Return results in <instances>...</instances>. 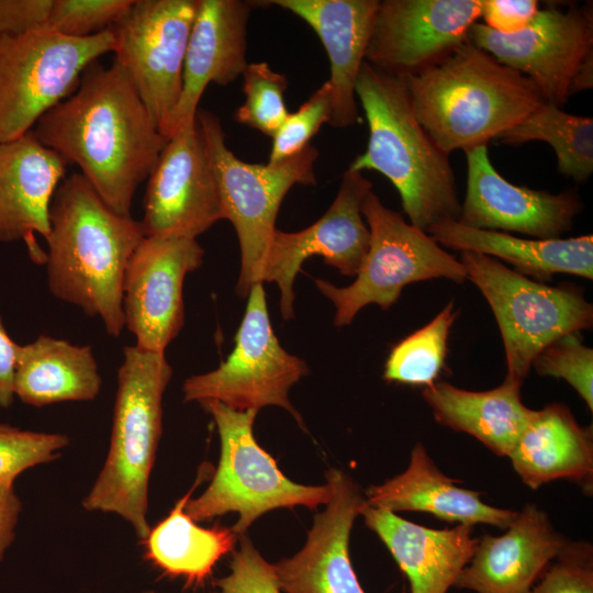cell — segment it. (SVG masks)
Wrapping results in <instances>:
<instances>
[{
  "label": "cell",
  "instance_id": "obj_41",
  "mask_svg": "<svg viewBox=\"0 0 593 593\" xmlns=\"http://www.w3.org/2000/svg\"><path fill=\"white\" fill-rule=\"evenodd\" d=\"M52 0H0V37L45 24Z\"/></svg>",
  "mask_w": 593,
  "mask_h": 593
},
{
  "label": "cell",
  "instance_id": "obj_34",
  "mask_svg": "<svg viewBox=\"0 0 593 593\" xmlns=\"http://www.w3.org/2000/svg\"><path fill=\"white\" fill-rule=\"evenodd\" d=\"M68 444L64 434L0 424V483L13 485L23 471L56 459Z\"/></svg>",
  "mask_w": 593,
  "mask_h": 593
},
{
  "label": "cell",
  "instance_id": "obj_9",
  "mask_svg": "<svg viewBox=\"0 0 593 593\" xmlns=\"http://www.w3.org/2000/svg\"><path fill=\"white\" fill-rule=\"evenodd\" d=\"M114 48L111 30L86 38L45 25L0 37V143L31 132L78 87L85 69Z\"/></svg>",
  "mask_w": 593,
  "mask_h": 593
},
{
  "label": "cell",
  "instance_id": "obj_39",
  "mask_svg": "<svg viewBox=\"0 0 593 593\" xmlns=\"http://www.w3.org/2000/svg\"><path fill=\"white\" fill-rule=\"evenodd\" d=\"M217 593H281L273 566L245 535L233 555L231 572L214 582Z\"/></svg>",
  "mask_w": 593,
  "mask_h": 593
},
{
  "label": "cell",
  "instance_id": "obj_26",
  "mask_svg": "<svg viewBox=\"0 0 593 593\" xmlns=\"http://www.w3.org/2000/svg\"><path fill=\"white\" fill-rule=\"evenodd\" d=\"M508 458L523 483L533 490L567 479L592 491V427L581 426L561 403L534 412Z\"/></svg>",
  "mask_w": 593,
  "mask_h": 593
},
{
  "label": "cell",
  "instance_id": "obj_38",
  "mask_svg": "<svg viewBox=\"0 0 593 593\" xmlns=\"http://www.w3.org/2000/svg\"><path fill=\"white\" fill-rule=\"evenodd\" d=\"M526 593H593L592 545L567 541Z\"/></svg>",
  "mask_w": 593,
  "mask_h": 593
},
{
  "label": "cell",
  "instance_id": "obj_12",
  "mask_svg": "<svg viewBox=\"0 0 593 593\" xmlns=\"http://www.w3.org/2000/svg\"><path fill=\"white\" fill-rule=\"evenodd\" d=\"M198 0H134L111 29L114 60L132 80L159 132L169 139L183 86Z\"/></svg>",
  "mask_w": 593,
  "mask_h": 593
},
{
  "label": "cell",
  "instance_id": "obj_45",
  "mask_svg": "<svg viewBox=\"0 0 593 593\" xmlns=\"http://www.w3.org/2000/svg\"><path fill=\"white\" fill-rule=\"evenodd\" d=\"M145 593H155V592H152V591H150V592H145Z\"/></svg>",
  "mask_w": 593,
  "mask_h": 593
},
{
  "label": "cell",
  "instance_id": "obj_20",
  "mask_svg": "<svg viewBox=\"0 0 593 593\" xmlns=\"http://www.w3.org/2000/svg\"><path fill=\"white\" fill-rule=\"evenodd\" d=\"M566 542L547 514L527 504L503 535L486 534L478 539L454 588L475 593H526Z\"/></svg>",
  "mask_w": 593,
  "mask_h": 593
},
{
  "label": "cell",
  "instance_id": "obj_43",
  "mask_svg": "<svg viewBox=\"0 0 593 593\" xmlns=\"http://www.w3.org/2000/svg\"><path fill=\"white\" fill-rule=\"evenodd\" d=\"M22 510L13 485L0 483V561L14 540V529Z\"/></svg>",
  "mask_w": 593,
  "mask_h": 593
},
{
  "label": "cell",
  "instance_id": "obj_33",
  "mask_svg": "<svg viewBox=\"0 0 593 593\" xmlns=\"http://www.w3.org/2000/svg\"><path fill=\"white\" fill-rule=\"evenodd\" d=\"M242 76L245 101L235 120L272 138L289 114L284 103L288 79L265 61L248 63Z\"/></svg>",
  "mask_w": 593,
  "mask_h": 593
},
{
  "label": "cell",
  "instance_id": "obj_6",
  "mask_svg": "<svg viewBox=\"0 0 593 593\" xmlns=\"http://www.w3.org/2000/svg\"><path fill=\"white\" fill-rule=\"evenodd\" d=\"M195 120L216 180L224 219L233 224L239 242L240 273L236 292L247 296L251 287L261 282L264 264L277 230V214L286 194L295 184L316 183L318 150L310 144L277 164H250L228 148L221 121L214 113L198 109Z\"/></svg>",
  "mask_w": 593,
  "mask_h": 593
},
{
  "label": "cell",
  "instance_id": "obj_2",
  "mask_svg": "<svg viewBox=\"0 0 593 593\" xmlns=\"http://www.w3.org/2000/svg\"><path fill=\"white\" fill-rule=\"evenodd\" d=\"M144 236L139 221L111 210L80 172L65 177L51 203L45 237L51 293L99 317L107 333L119 337L125 327L124 275Z\"/></svg>",
  "mask_w": 593,
  "mask_h": 593
},
{
  "label": "cell",
  "instance_id": "obj_3",
  "mask_svg": "<svg viewBox=\"0 0 593 593\" xmlns=\"http://www.w3.org/2000/svg\"><path fill=\"white\" fill-rule=\"evenodd\" d=\"M402 78L417 121L448 155L486 146L546 103L530 79L469 41Z\"/></svg>",
  "mask_w": 593,
  "mask_h": 593
},
{
  "label": "cell",
  "instance_id": "obj_10",
  "mask_svg": "<svg viewBox=\"0 0 593 593\" xmlns=\"http://www.w3.org/2000/svg\"><path fill=\"white\" fill-rule=\"evenodd\" d=\"M361 212L370 242L356 280L339 288L314 279L321 293L336 307V326L350 324L368 304L389 309L398 301L403 288L412 282L438 278L456 283L467 280L460 260L443 249L428 233L406 223L399 212L383 205L372 190L365 197Z\"/></svg>",
  "mask_w": 593,
  "mask_h": 593
},
{
  "label": "cell",
  "instance_id": "obj_29",
  "mask_svg": "<svg viewBox=\"0 0 593 593\" xmlns=\"http://www.w3.org/2000/svg\"><path fill=\"white\" fill-rule=\"evenodd\" d=\"M101 385L98 362L88 345L49 335L19 345L14 394L25 404L40 407L92 401Z\"/></svg>",
  "mask_w": 593,
  "mask_h": 593
},
{
  "label": "cell",
  "instance_id": "obj_35",
  "mask_svg": "<svg viewBox=\"0 0 593 593\" xmlns=\"http://www.w3.org/2000/svg\"><path fill=\"white\" fill-rule=\"evenodd\" d=\"M134 0H52L45 26L72 38L111 30Z\"/></svg>",
  "mask_w": 593,
  "mask_h": 593
},
{
  "label": "cell",
  "instance_id": "obj_32",
  "mask_svg": "<svg viewBox=\"0 0 593 593\" xmlns=\"http://www.w3.org/2000/svg\"><path fill=\"white\" fill-rule=\"evenodd\" d=\"M456 316L454 304L448 303L428 324L398 343L387 359L383 378L412 385L433 384L444 367Z\"/></svg>",
  "mask_w": 593,
  "mask_h": 593
},
{
  "label": "cell",
  "instance_id": "obj_14",
  "mask_svg": "<svg viewBox=\"0 0 593 593\" xmlns=\"http://www.w3.org/2000/svg\"><path fill=\"white\" fill-rule=\"evenodd\" d=\"M197 238L144 236L133 251L123 280L125 327L136 346L165 353L184 322V277L203 261Z\"/></svg>",
  "mask_w": 593,
  "mask_h": 593
},
{
  "label": "cell",
  "instance_id": "obj_30",
  "mask_svg": "<svg viewBox=\"0 0 593 593\" xmlns=\"http://www.w3.org/2000/svg\"><path fill=\"white\" fill-rule=\"evenodd\" d=\"M200 479L143 539L145 558L165 574L182 578L186 586L202 585L216 562L233 550L237 538L232 528H204L186 513Z\"/></svg>",
  "mask_w": 593,
  "mask_h": 593
},
{
  "label": "cell",
  "instance_id": "obj_24",
  "mask_svg": "<svg viewBox=\"0 0 593 593\" xmlns=\"http://www.w3.org/2000/svg\"><path fill=\"white\" fill-rule=\"evenodd\" d=\"M360 515L406 575L411 593H447L475 550L473 527L432 529L363 504Z\"/></svg>",
  "mask_w": 593,
  "mask_h": 593
},
{
  "label": "cell",
  "instance_id": "obj_13",
  "mask_svg": "<svg viewBox=\"0 0 593 593\" xmlns=\"http://www.w3.org/2000/svg\"><path fill=\"white\" fill-rule=\"evenodd\" d=\"M468 41L530 79L546 103L561 108L574 74L593 51L592 7L538 10L529 24L514 34L475 22Z\"/></svg>",
  "mask_w": 593,
  "mask_h": 593
},
{
  "label": "cell",
  "instance_id": "obj_8",
  "mask_svg": "<svg viewBox=\"0 0 593 593\" xmlns=\"http://www.w3.org/2000/svg\"><path fill=\"white\" fill-rule=\"evenodd\" d=\"M459 260L495 316L505 350V379L523 383L542 349L563 335L592 328L593 306L580 288L547 286L479 253L461 251Z\"/></svg>",
  "mask_w": 593,
  "mask_h": 593
},
{
  "label": "cell",
  "instance_id": "obj_37",
  "mask_svg": "<svg viewBox=\"0 0 593 593\" xmlns=\"http://www.w3.org/2000/svg\"><path fill=\"white\" fill-rule=\"evenodd\" d=\"M331 118V88L325 81L295 112L288 114L272 137L269 164H277L303 150Z\"/></svg>",
  "mask_w": 593,
  "mask_h": 593
},
{
  "label": "cell",
  "instance_id": "obj_23",
  "mask_svg": "<svg viewBox=\"0 0 593 593\" xmlns=\"http://www.w3.org/2000/svg\"><path fill=\"white\" fill-rule=\"evenodd\" d=\"M253 7V1L198 0L174 133L195 120L208 85L227 86L243 75L248 65L247 24Z\"/></svg>",
  "mask_w": 593,
  "mask_h": 593
},
{
  "label": "cell",
  "instance_id": "obj_42",
  "mask_svg": "<svg viewBox=\"0 0 593 593\" xmlns=\"http://www.w3.org/2000/svg\"><path fill=\"white\" fill-rule=\"evenodd\" d=\"M16 344L9 335L0 315V407H9L14 400V374L18 359Z\"/></svg>",
  "mask_w": 593,
  "mask_h": 593
},
{
  "label": "cell",
  "instance_id": "obj_11",
  "mask_svg": "<svg viewBox=\"0 0 593 593\" xmlns=\"http://www.w3.org/2000/svg\"><path fill=\"white\" fill-rule=\"evenodd\" d=\"M307 371L305 361L283 349L276 337L265 290L258 282L248 293L233 351L215 370L187 378L183 401H217L234 410L257 412L276 405L287 410L303 427L289 391Z\"/></svg>",
  "mask_w": 593,
  "mask_h": 593
},
{
  "label": "cell",
  "instance_id": "obj_7",
  "mask_svg": "<svg viewBox=\"0 0 593 593\" xmlns=\"http://www.w3.org/2000/svg\"><path fill=\"white\" fill-rule=\"evenodd\" d=\"M200 404L214 419L221 455L206 490L186 504V513L193 521L204 522L236 512L238 521L232 529L240 537L269 511L298 505L313 510L328 502L327 483L304 485L291 481L258 445L253 433L257 411H238L217 401Z\"/></svg>",
  "mask_w": 593,
  "mask_h": 593
},
{
  "label": "cell",
  "instance_id": "obj_19",
  "mask_svg": "<svg viewBox=\"0 0 593 593\" xmlns=\"http://www.w3.org/2000/svg\"><path fill=\"white\" fill-rule=\"evenodd\" d=\"M325 478L331 497L326 508L314 516L304 546L272 564L286 593H365L350 561L349 538L366 497L342 470L332 468Z\"/></svg>",
  "mask_w": 593,
  "mask_h": 593
},
{
  "label": "cell",
  "instance_id": "obj_28",
  "mask_svg": "<svg viewBox=\"0 0 593 593\" xmlns=\"http://www.w3.org/2000/svg\"><path fill=\"white\" fill-rule=\"evenodd\" d=\"M522 383L504 379L488 391H468L439 381L425 387L423 398L436 421L467 433L500 457H508L535 410L521 398Z\"/></svg>",
  "mask_w": 593,
  "mask_h": 593
},
{
  "label": "cell",
  "instance_id": "obj_44",
  "mask_svg": "<svg viewBox=\"0 0 593 593\" xmlns=\"http://www.w3.org/2000/svg\"><path fill=\"white\" fill-rule=\"evenodd\" d=\"M593 87V51H591L582 60L577 72L574 74L568 96L571 97L577 92L591 89Z\"/></svg>",
  "mask_w": 593,
  "mask_h": 593
},
{
  "label": "cell",
  "instance_id": "obj_36",
  "mask_svg": "<svg viewBox=\"0 0 593 593\" xmlns=\"http://www.w3.org/2000/svg\"><path fill=\"white\" fill-rule=\"evenodd\" d=\"M532 368L545 377L566 380L593 410V349L582 342L580 332L570 333L542 349Z\"/></svg>",
  "mask_w": 593,
  "mask_h": 593
},
{
  "label": "cell",
  "instance_id": "obj_25",
  "mask_svg": "<svg viewBox=\"0 0 593 593\" xmlns=\"http://www.w3.org/2000/svg\"><path fill=\"white\" fill-rule=\"evenodd\" d=\"M456 482L417 443L406 470L381 484L371 485L366 491V503L393 513L426 512L472 527L489 524L506 529L516 518L517 512L491 506L480 499V492L459 488Z\"/></svg>",
  "mask_w": 593,
  "mask_h": 593
},
{
  "label": "cell",
  "instance_id": "obj_4",
  "mask_svg": "<svg viewBox=\"0 0 593 593\" xmlns=\"http://www.w3.org/2000/svg\"><path fill=\"white\" fill-rule=\"evenodd\" d=\"M355 91L369 138L348 169L373 170L389 179L410 224L426 233L437 223L458 221L461 203L449 155L417 121L403 78L363 61Z\"/></svg>",
  "mask_w": 593,
  "mask_h": 593
},
{
  "label": "cell",
  "instance_id": "obj_40",
  "mask_svg": "<svg viewBox=\"0 0 593 593\" xmlns=\"http://www.w3.org/2000/svg\"><path fill=\"white\" fill-rule=\"evenodd\" d=\"M538 10L535 0H482L481 18L489 29L514 34L525 29Z\"/></svg>",
  "mask_w": 593,
  "mask_h": 593
},
{
  "label": "cell",
  "instance_id": "obj_18",
  "mask_svg": "<svg viewBox=\"0 0 593 593\" xmlns=\"http://www.w3.org/2000/svg\"><path fill=\"white\" fill-rule=\"evenodd\" d=\"M465 153L467 190L458 222L537 239L561 238L572 228L582 209L577 193L552 194L511 183L492 165L485 145Z\"/></svg>",
  "mask_w": 593,
  "mask_h": 593
},
{
  "label": "cell",
  "instance_id": "obj_15",
  "mask_svg": "<svg viewBox=\"0 0 593 593\" xmlns=\"http://www.w3.org/2000/svg\"><path fill=\"white\" fill-rule=\"evenodd\" d=\"M372 190L362 172L347 169L328 210L309 227L287 233L276 230L264 264L261 282H276L280 289V312L294 316L293 282L304 260L313 255L345 276H357L370 242L361 205Z\"/></svg>",
  "mask_w": 593,
  "mask_h": 593
},
{
  "label": "cell",
  "instance_id": "obj_31",
  "mask_svg": "<svg viewBox=\"0 0 593 593\" xmlns=\"http://www.w3.org/2000/svg\"><path fill=\"white\" fill-rule=\"evenodd\" d=\"M506 145L532 141L548 143L556 153L558 170L575 182L586 181L593 172V119L574 115L544 103L524 121L502 133Z\"/></svg>",
  "mask_w": 593,
  "mask_h": 593
},
{
  "label": "cell",
  "instance_id": "obj_17",
  "mask_svg": "<svg viewBox=\"0 0 593 593\" xmlns=\"http://www.w3.org/2000/svg\"><path fill=\"white\" fill-rule=\"evenodd\" d=\"M482 0L379 2L365 61L404 77L423 70L468 41Z\"/></svg>",
  "mask_w": 593,
  "mask_h": 593
},
{
  "label": "cell",
  "instance_id": "obj_21",
  "mask_svg": "<svg viewBox=\"0 0 593 593\" xmlns=\"http://www.w3.org/2000/svg\"><path fill=\"white\" fill-rule=\"evenodd\" d=\"M66 167L33 131L0 143V243L24 240L31 256L45 262L35 234H48L51 203Z\"/></svg>",
  "mask_w": 593,
  "mask_h": 593
},
{
  "label": "cell",
  "instance_id": "obj_1",
  "mask_svg": "<svg viewBox=\"0 0 593 593\" xmlns=\"http://www.w3.org/2000/svg\"><path fill=\"white\" fill-rule=\"evenodd\" d=\"M32 131L67 165H76L101 200L124 216H132L134 194L168 141L115 60L111 66L91 63L76 90Z\"/></svg>",
  "mask_w": 593,
  "mask_h": 593
},
{
  "label": "cell",
  "instance_id": "obj_27",
  "mask_svg": "<svg viewBox=\"0 0 593 593\" xmlns=\"http://www.w3.org/2000/svg\"><path fill=\"white\" fill-rule=\"evenodd\" d=\"M427 233L439 244L460 251H473L503 260L513 270L539 282L556 273L593 278V236L537 239L508 233L479 230L447 220Z\"/></svg>",
  "mask_w": 593,
  "mask_h": 593
},
{
  "label": "cell",
  "instance_id": "obj_5",
  "mask_svg": "<svg viewBox=\"0 0 593 593\" xmlns=\"http://www.w3.org/2000/svg\"><path fill=\"white\" fill-rule=\"evenodd\" d=\"M171 377L165 353L124 347L109 451L82 501L87 511L121 516L142 540L150 530L149 475L163 430V398Z\"/></svg>",
  "mask_w": 593,
  "mask_h": 593
},
{
  "label": "cell",
  "instance_id": "obj_22",
  "mask_svg": "<svg viewBox=\"0 0 593 593\" xmlns=\"http://www.w3.org/2000/svg\"><path fill=\"white\" fill-rule=\"evenodd\" d=\"M379 0H272L307 23L317 34L329 60L331 118L346 128L358 120L356 82L365 61Z\"/></svg>",
  "mask_w": 593,
  "mask_h": 593
},
{
  "label": "cell",
  "instance_id": "obj_16",
  "mask_svg": "<svg viewBox=\"0 0 593 593\" xmlns=\"http://www.w3.org/2000/svg\"><path fill=\"white\" fill-rule=\"evenodd\" d=\"M143 210L139 223L145 236L197 238L224 219L197 120L167 141L147 178Z\"/></svg>",
  "mask_w": 593,
  "mask_h": 593
}]
</instances>
